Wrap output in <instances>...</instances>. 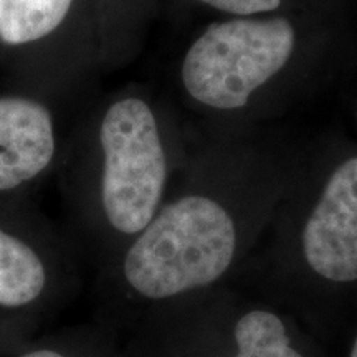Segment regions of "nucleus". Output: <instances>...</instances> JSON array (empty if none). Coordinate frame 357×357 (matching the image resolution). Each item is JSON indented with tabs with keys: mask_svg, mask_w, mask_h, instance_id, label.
<instances>
[{
	"mask_svg": "<svg viewBox=\"0 0 357 357\" xmlns=\"http://www.w3.org/2000/svg\"><path fill=\"white\" fill-rule=\"evenodd\" d=\"M311 146L275 123L195 132L167 199L109 261L134 303H166L215 287L271 225Z\"/></svg>",
	"mask_w": 357,
	"mask_h": 357,
	"instance_id": "f257e3e1",
	"label": "nucleus"
},
{
	"mask_svg": "<svg viewBox=\"0 0 357 357\" xmlns=\"http://www.w3.org/2000/svg\"><path fill=\"white\" fill-rule=\"evenodd\" d=\"M328 40L324 8L217 17L178 53L174 86L211 126L275 123L311 96Z\"/></svg>",
	"mask_w": 357,
	"mask_h": 357,
	"instance_id": "f03ea898",
	"label": "nucleus"
},
{
	"mask_svg": "<svg viewBox=\"0 0 357 357\" xmlns=\"http://www.w3.org/2000/svg\"><path fill=\"white\" fill-rule=\"evenodd\" d=\"M192 139L172 106L144 86L119 89L89 114L77 141L71 195L106 263L158 213Z\"/></svg>",
	"mask_w": 357,
	"mask_h": 357,
	"instance_id": "7ed1b4c3",
	"label": "nucleus"
},
{
	"mask_svg": "<svg viewBox=\"0 0 357 357\" xmlns=\"http://www.w3.org/2000/svg\"><path fill=\"white\" fill-rule=\"evenodd\" d=\"M271 223L288 273L307 284L357 281V154L331 159L310 149Z\"/></svg>",
	"mask_w": 357,
	"mask_h": 357,
	"instance_id": "20e7f679",
	"label": "nucleus"
},
{
	"mask_svg": "<svg viewBox=\"0 0 357 357\" xmlns=\"http://www.w3.org/2000/svg\"><path fill=\"white\" fill-rule=\"evenodd\" d=\"M66 283L68 258L55 235L0 204V331L17 347L33 339Z\"/></svg>",
	"mask_w": 357,
	"mask_h": 357,
	"instance_id": "39448f33",
	"label": "nucleus"
},
{
	"mask_svg": "<svg viewBox=\"0 0 357 357\" xmlns=\"http://www.w3.org/2000/svg\"><path fill=\"white\" fill-rule=\"evenodd\" d=\"M61 153L56 116L42 98L0 95V204L8 205L55 167Z\"/></svg>",
	"mask_w": 357,
	"mask_h": 357,
	"instance_id": "423d86ee",
	"label": "nucleus"
},
{
	"mask_svg": "<svg viewBox=\"0 0 357 357\" xmlns=\"http://www.w3.org/2000/svg\"><path fill=\"white\" fill-rule=\"evenodd\" d=\"M79 15L95 24V0H0V47L43 48L68 33Z\"/></svg>",
	"mask_w": 357,
	"mask_h": 357,
	"instance_id": "0eeeda50",
	"label": "nucleus"
},
{
	"mask_svg": "<svg viewBox=\"0 0 357 357\" xmlns=\"http://www.w3.org/2000/svg\"><path fill=\"white\" fill-rule=\"evenodd\" d=\"M159 0H95L98 63L118 65L139 50Z\"/></svg>",
	"mask_w": 357,
	"mask_h": 357,
	"instance_id": "6e6552de",
	"label": "nucleus"
},
{
	"mask_svg": "<svg viewBox=\"0 0 357 357\" xmlns=\"http://www.w3.org/2000/svg\"><path fill=\"white\" fill-rule=\"evenodd\" d=\"M235 342L234 357H305L293 346L283 319L263 307L240 316L235 324Z\"/></svg>",
	"mask_w": 357,
	"mask_h": 357,
	"instance_id": "1a4fd4ad",
	"label": "nucleus"
},
{
	"mask_svg": "<svg viewBox=\"0 0 357 357\" xmlns=\"http://www.w3.org/2000/svg\"><path fill=\"white\" fill-rule=\"evenodd\" d=\"M218 17H255L324 8L326 0H192Z\"/></svg>",
	"mask_w": 357,
	"mask_h": 357,
	"instance_id": "9d476101",
	"label": "nucleus"
},
{
	"mask_svg": "<svg viewBox=\"0 0 357 357\" xmlns=\"http://www.w3.org/2000/svg\"><path fill=\"white\" fill-rule=\"evenodd\" d=\"M6 357H105L100 349L68 336L33 337Z\"/></svg>",
	"mask_w": 357,
	"mask_h": 357,
	"instance_id": "9b49d317",
	"label": "nucleus"
},
{
	"mask_svg": "<svg viewBox=\"0 0 357 357\" xmlns=\"http://www.w3.org/2000/svg\"><path fill=\"white\" fill-rule=\"evenodd\" d=\"M15 349H19V347L13 344L10 339L6 336V334L0 331V357H6Z\"/></svg>",
	"mask_w": 357,
	"mask_h": 357,
	"instance_id": "f8f14e48",
	"label": "nucleus"
},
{
	"mask_svg": "<svg viewBox=\"0 0 357 357\" xmlns=\"http://www.w3.org/2000/svg\"><path fill=\"white\" fill-rule=\"evenodd\" d=\"M351 357H357V337H356V342H354V347H352V352H351Z\"/></svg>",
	"mask_w": 357,
	"mask_h": 357,
	"instance_id": "ddd939ff",
	"label": "nucleus"
}]
</instances>
